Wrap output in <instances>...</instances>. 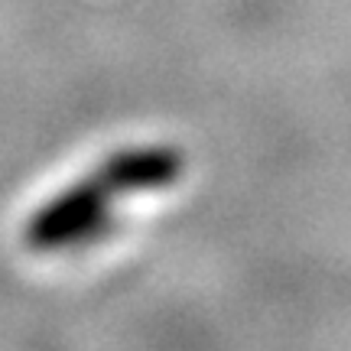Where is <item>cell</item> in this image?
<instances>
[{"instance_id": "1", "label": "cell", "mask_w": 351, "mask_h": 351, "mask_svg": "<svg viewBox=\"0 0 351 351\" xmlns=\"http://www.w3.org/2000/svg\"><path fill=\"white\" fill-rule=\"evenodd\" d=\"M186 153L173 143L124 147L46 199L23 225V244L36 254L75 251L101 241L117 221V205L130 195L176 186Z\"/></svg>"}]
</instances>
